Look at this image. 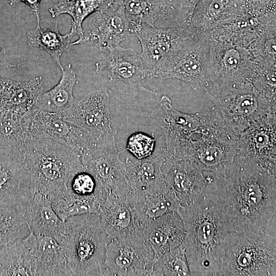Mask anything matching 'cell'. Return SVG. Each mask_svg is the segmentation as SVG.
<instances>
[{
    "label": "cell",
    "mask_w": 276,
    "mask_h": 276,
    "mask_svg": "<svg viewBox=\"0 0 276 276\" xmlns=\"http://www.w3.org/2000/svg\"><path fill=\"white\" fill-rule=\"evenodd\" d=\"M28 139L44 138L63 144L80 153L98 139L57 114L33 107L25 114Z\"/></svg>",
    "instance_id": "cell-17"
},
{
    "label": "cell",
    "mask_w": 276,
    "mask_h": 276,
    "mask_svg": "<svg viewBox=\"0 0 276 276\" xmlns=\"http://www.w3.org/2000/svg\"><path fill=\"white\" fill-rule=\"evenodd\" d=\"M82 36L70 44H94L96 51L107 54L130 36L129 21L122 0H116L107 9L95 12Z\"/></svg>",
    "instance_id": "cell-16"
},
{
    "label": "cell",
    "mask_w": 276,
    "mask_h": 276,
    "mask_svg": "<svg viewBox=\"0 0 276 276\" xmlns=\"http://www.w3.org/2000/svg\"><path fill=\"white\" fill-rule=\"evenodd\" d=\"M1 50V47H0V51ZM22 64H23L22 63H18V64H10L9 63L0 62V65L4 66H5L6 67H18L21 65H22Z\"/></svg>",
    "instance_id": "cell-43"
},
{
    "label": "cell",
    "mask_w": 276,
    "mask_h": 276,
    "mask_svg": "<svg viewBox=\"0 0 276 276\" xmlns=\"http://www.w3.org/2000/svg\"><path fill=\"white\" fill-rule=\"evenodd\" d=\"M62 72V77L58 84L40 95L35 108L58 114L70 106L75 99L73 90L77 83L76 76L71 64L65 65Z\"/></svg>",
    "instance_id": "cell-30"
},
{
    "label": "cell",
    "mask_w": 276,
    "mask_h": 276,
    "mask_svg": "<svg viewBox=\"0 0 276 276\" xmlns=\"http://www.w3.org/2000/svg\"><path fill=\"white\" fill-rule=\"evenodd\" d=\"M37 26L27 33V43L29 46L38 48L49 54L62 70L60 57L70 45L71 38L69 33L61 34L58 29L57 21L53 28H41L40 17L36 18Z\"/></svg>",
    "instance_id": "cell-34"
},
{
    "label": "cell",
    "mask_w": 276,
    "mask_h": 276,
    "mask_svg": "<svg viewBox=\"0 0 276 276\" xmlns=\"http://www.w3.org/2000/svg\"><path fill=\"white\" fill-rule=\"evenodd\" d=\"M106 196L105 192L91 196H82L74 193L67 187L51 202L56 214L65 222L72 216L87 213L98 214Z\"/></svg>",
    "instance_id": "cell-31"
},
{
    "label": "cell",
    "mask_w": 276,
    "mask_h": 276,
    "mask_svg": "<svg viewBox=\"0 0 276 276\" xmlns=\"http://www.w3.org/2000/svg\"><path fill=\"white\" fill-rule=\"evenodd\" d=\"M0 275H35L32 257L22 239L0 245Z\"/></svg>",
    "instance_id": "cell-33"
},
{
    "label": "cell",
    "mask_w": 276,
    "mask_h": 276,
    "mask_svg": "<svg viewBox=\"0 0 276 276\" xmlns=\"http://www.w3.org/2000/svg\"><path fill=\"white\" fill-rule=\"evenodd\" d=\"M116 0H59L49 9L53 18L62 14H67L72 18L71 37L75 35L82 36L84 29L82 24L89 15L108 8Z\"/></svg>",
    "instance_id": "cell-32"
},
{
    "label": "cell",
    "mask_w": 276,
    "mask_h": 276,
    "mask_svg": "<svg viewBox=\"0 0 276 276\" xmlns=\"http://www.w3.org/2000/svg\"><path fill=\"white\" fill-rule=\"evenodd\" d=\"M96 139L115 136L117 133L110 109V95L106 89L93 91L57 114Z\"/></svg>",
    "instance_id": "cell-13"
},
{
    "label": "cell",
    "mask_w": 276,
    "mask_h": 276,
    "mask_svg": "<svg viewBox=\"0 0 276 276\" xmlns=\"http://www.w3.org/2000/svg\"><path fill=\"white\" fill-rule=\"evenodd\" d=\"M218 275H276V235L235 234Z\"/></svg>",
    "instance_id": "cell-6"
},
{
    "label": "cell",
    "mask_w": 276,
    "mask_h": 276,
    "mask_svg": "<svg viewBox=\"0 0 276 276\" xmlns=\"http://www.w3.org/2000/svg\"><path fill=\"white\" fill-rule=\"evenodd\" d=\"M275 131V113H272L239 135L237 156L276 174Z\"/></svg>",
    "instance_id": "cell-18"
},
{
    "label": "cell",
    "mask_w": 276,
    "mask_h": 276,
    "mask_svg": "<svg viewBox=\"0 0 276 276\" xmlns=\"http://www.w3.org/2000/svg\"><path fill=\"white\" fill-rule=\"evenodd\" d=\"M193 34L171 26L157 28L142 24L132 30L131 36L137 37L141 45L140 54L147 78L169 60Z\"/></svg>",
    "instance_id": "cell-15"
},
{
    "label": "cell",
    "mask_w": 276,
    "mask_h": 276,
    "mask_svg": "<svg viewBox=\"0 0 276 276\" xmlns=\"http://www.w3.org/2000/svg\"><path fill=\"white\" fill-rule=\"evenodd\" d=\"M65 232L57 241L73 275H102L108 237L99 216L87 213L65 221Z\"/></svg>",
    "instance_id": "cell-4"
},
{
    "label": "cell",
    "mask_w": 276,
    "mask_h": 276,
    "mask_svg": "<svg viewBox=\"0 0 276 276\" xmlns=\"http://www.w3.org/2000/svg\"><path fill=\"white\" fill-rule=\"evenodd\" d=\"M210 39L206 34H193L153 74L152 78L175 79L194 89L206 88L209 82Z\"/></svg>",
    "instance_id": "cell-8"
},
{
    "label": "cell",
    "mask_w": 276,
    "mask_h": 276,
    "mask_svg": "<svg viewBox=\"0 0 276 276\" xmlns=\"http://www.w3.org/2000/svg\"><path fill=\"white\" fill-rule=\"evenodd\" d=\"M30 232L22 208H0V245L24 239Z\"/></svg>",
    "instance_id": "cell-35"
},
{
    "label": "cell",
    "mask_w": 276,
    "mask_h": 276,
    "mask_svg": "<svg viewBox=\"0 0 276 276\" xmlns=\"http://www.w3.org/2000/svg\"><path fill=\"white\" fill-rule=\"evenodd\" d=\"M156 139L143 132H135L128 138L126 150L133 157L142 159L150 157L154 150Z\"/></svg>",
    "instance_id": "cell-39"
},
{
    "label": "cell",
    "mask_w": 276,
    "mask_h": 276,
    "mask_svg": "<svg viewBox=\"0 0 276 276\" xmlns=\"http://www.w3.org/2000/svg\"><path fill=\"white\" fill-rule=\"evenodd\" d=\"M43 80L40 76L25 82L0 77V112L26 114L34 106L43 92Z\"/></svg>",
    "instance_id": "cell-26"
},
{
    "label": "cell",
    "mask_w": 276,
    "mask_h": 276,
    "mask_svg": "<svg viewBox=\"0 0 276 276\" xmlns=\"http://www.w3.org/2000/svg\"><path fill=\"white\" fill-rule=\"evenodd\" d=\"M151 275H190L185 244L165 252L154 260Z\"/></svg>",
    "instance_id": "cell-36"
},
{
    "label": "cell",
    "mask_w": 276,
    "mask_h": 276,
    "mask_svg": "<svg viewBox=\"0 0 276 276\" xmlns=\"http://www.w3.org/2000/svg\"><path fill=\"white\" fill-rule=\"evenodd\" d=\"M20 149L29 171L33 195L39 192L50 201L67 188L75 174L85 170L79 152L53 140L27 139Z\"/></svg>",
    "instance_id": "cell-3"
},
{
    "label": "cell",
    "mask_w": 276,
    "mask_h": 276,
    "mask_svg": "<svg viewBox=\"0 0 276 276\" xmlns=\"http://www.w3.org/2000/svg\"><path fill=\"white\" fill-rule=\"evenodd\" d=\"M177 211L185 226L190 275H218L235 233L210 182L194 202Z\"/></svg>",
    "instance_id": "cell-2"
},
{
    "label": "cell",
    "mask_w": 276,
    "mask_h": 276,
    "mask_svg": "<svg viewBox=\"0 0 276 276\" xmlns=\"http://www.w3.org/2000/svg\"><path fill=\"white\" fill-rule=\"evenodd\" d=\"M42 0H9V4L15 7L20 3H24L33 11L36 18L40 17L39 5Z\"/></svg>",
    "instance_id": "cell-42"
},
{
    "label": "cell",
    "mask_w": 276,
    "mask_h": 276,
    "mask_svg": "<svg viewBox=\"0 0 276 276\" xmlns=\"http://www.w3.org/2000/svg\"><path fill=\"white\" fill-rule=\"evenodd\" d=\"M238 139L215 122L208 132L190 142L186 160L194 162L202 171L213 173L215 177H223L238 154Z\"/></svg>",
    "instance_id": "cell-9"
},
{
    "label": "cell",
    "mask_w": 276,
    "mask_h": 276,
    "mask_svg": "<svg viewBox=\"0 0 276 276\" xmlns=\"http://www.w3.org/2000/svg\"><path fill=\"white\" fill-rule=\"evenodd\" d=\"M210 39L209 98L238 85L251 82L258 65L249 48L221 40Z\"/></svg>",
    "instance_id": "cell-7"
},
{
    "label": "cell",
    "mask_w": 276,
    "mask_h": 276,
    "mask_svg": "<svg viewBox=\"0 0 276 276\" xmlns=\"http://www.w3.org/2000/svg\"><path fill=\"white\" fill-rule=\"evenodd\" d=\"M166 1H167V2H168H168H173V1H176V0H166Z\"/></svg>",
    "instance_id": "cell-44"
},
{
    "label": "cell",
    "mask_w": 276,
    "mask_h": 276,
    "mask_svg": "<svg viewBox=\"0 0 276 276\" xmlns=\"http://www.w3.org/2000/svg\"><path fill=\"white\" fill-rule=\"evenodd\" d=\"M0 113V143L20 148L28 139L25 114Z\"/></svg>",
    "instance_id": "cell-37"
},
{
    "label": "cell",
    "mask_w": 276,
    "mask_h": 276,
    "mask_svg": "<svg viewBox=\"0 0 276 276\" xmlns=\"http://www.w3.org/2000/svg\"><path fill=\"white\" fill-rule=\"evenodd\" d=\"M211 182L235 234L276 235L275 174L236 156L228 173Z\"/></svg>",
    "instance_id": "cell-1"
},
{
    "label": "cell",
    "mask_w": 276,
    "mask_h": 276,
    "mask_svg": "<svg viewBox=\"0 0 276 276\" xmlns=\"http://www.w3.org/2000/svg\"><path fill=\"white\" fill-rule=\"evenodd\" d=\"M210 99L214 104L211 112L217 122L238 137L254 124L275 113L276 100L259 92L251 82L233 87Z\"/></svg>",
    "instance_id": "cell-5"
},
{
    "label": "cell",
    "mask_w": 276,
    "mask_h": 276,
    "mask_svg": "<svg viewBox=\"0 0 276 276\" xmlns=\"http://www.w3.org/2000/svg\"><path fill=\"white\" fill-rule=\"evenodd\" d=\"M22 241L32 257L35 275H73L63 249L54 238L30 231Z\"/></svg>",
    "instance_id": "cell-22"
},
{
    "label": "cell",
    "mask_w": 276,
    "mask_h": 276,
    "mask_svg": "<svg viewBox=\"0 0 276 276\" xmlns=\"http://www.w3.org/2000/svg\"><path fill=\"white\" fill-rule=\"evenodd\" d=\"M200 0H178L171 26L190 32V25L195 9Z\"/></svg>",
    "instance_id": "cell-41"
},
{
    "label": "cell",
    "mask_w": 276,
    "mask_h": 276,
    "mask_svg": "<svg viewBox=\"0 0 276 276\" xmlns=\"http://www.w3.org/2000/svg\"><path fill=\"white\" fill-rule=\"evenodd\" d=\"M153 260V250L142 235L108 237L102 275H151Z\"/></svg>",
    "instance_id": "cell-11"
},
{
    "label": "cell",
    "mask_w": 276,
    "mask_h": 276,
    "mask_svg": "<svg viewBox=\"0 0 276 276\" xmlns=\"http://www.w3.org/2000/svg\"><path fill=\"white\" fill-rule=\"evenodd\" d=\"M25 216L30 231L36 235L49 236L58 241L65 232V222L56 214L50 200L40 192L34 194Z\"/></svg>",
    "instance_id": "cell-27"
},
{
    "label": "cell",
    "mask_w": 276,
    "mask_h": 276,
    "mask_svg": "<svg viewBox=\"0 0 276 276\" xmlns=\"http://www.w3.org/2000/svg\"><path fill=\"white\" fill-rule=\"evenodd\" d=\"M162 171L166 185L182 206L194 202L213 179L205 177L203 171L189 160H164Z\"/></svg>",
    "instance_id": "cell-20"
},
{
    "label": "cell",
    "mask_w": 276,
    "mask_h": 276,
    "mask_svg": "<svg viewBox=\"0 0 276 276\" xmlns=\"http://www.w3.org/2000/svg\"><path fill=\"white\" fill-rule=\"evenodd\" d=\"M125 198L132 209L142 234L150 221L167 213L176 211L180 206L175 195L165 181L151 189L129 191Z\"/></svg>",
    "instance_id": "cell-21"
},
{
    "label": "cell",
    "mask_w": 276,
    "mask_h": 276,
    "mask_svg": "<svg viewBox=\"0 0 276 276\" xmlns=\"http://www.w3.org/2000/svg\"><path fill=\"white\" fill-rule=\"evenodd\" d=\"M244 14L266 25L275 24L276 0H240Z\"/></svg>",
    "instance_id": "cell-38"
},
{
    "label": "cell",
    "mask_w": 276,
    "mask_h": 276,
    "mask_svg": "<svg viewBox=\"0 0 276 276\" xmlns=\"http://www.w3.org/2000/svg\"><path fill=\"white\" fill-rule=\"evenodd\" d=\"M153 123L162 132L165 148L190 141L208 132L215 121L210 111L206 113H186L176 109L170 98L162 96L150 113Z\"/></svg>",
    "instance_id": "cell-12"
},
{
    "label": "cell",
    "mask_w": 276,
    "mask_h": 276,
    "mask_svg": "<svg viewBox=\"0 0 276 276\" xmlns=\"http://www.w3.org/2000/svg\"><path fill=\"white\" fill-rule=\"evenodd\" d=\"M142 235L151 246L155 260L165 252L184 244L186 232L182 220L176 211L150 221Z\"/></svg>",
    "instance_id": "cell-23"
},
{
    "label": "cell",
    "mask_w": 276,
    "mask_h": 276,
    "mask_svg": "<svg viewBox=\"0 0 276 276\" xmlns=\"http://www.w3.org/2000/svg\"><path fill=\"white\" fill-rule=\"evenodd\" d=\"M164 158L159 154L142 159L127 157L125 163V176L129 191L151 189L164 181L162 167Z\"/></svg>",
    "instance_id": "cell-28"
},
{
    "label": "cell",
    "mask_w": 276,
    "mask_h": 276,
    "mask_svg": "<svg viewBox=\"0 0 276 276\" xmlns=\"http://www.w3.org/2000/svg\"><path fill=\"white\" fill-rule=\"evenodd\" d=\"M67 187L74 193L82 196H91L105 192L85 169L75 174L69 180Z\"/></svg>",
    "instance_id": "cell-40"
},
{
    "label": "cell",
    "mask_w": 276,
    "mask_h": 276,
    "mask_svg": "<svg viewBox=\"0 0 276 276\" xmlns=\"http://www.w3.org/2000/svg\"><path fill=\"white\" fill-rule=\"evenodd\" d=\"M120 153L115 136L103 137L82 151L81 160L106 194L125 198L129 189Z\"/></svg>",
    "instance_id": "cell-10"
},
{
    "label": "cell",
    "mask_w": 276,
    "mask_h": 276,
    "mask_svg": "<svg viewBox=\"0 0 276 276\" xmlns=\"http://www.w3.org/2000/svg\"><path fill=\"white\" fill-rule=\"evenodd\" d=\"M98 215L109 238L141 234L132 209L126 198L106 194Z\"/></svg>",
    "instance_id": "cell-25"
},
{
    "label": "cell",
    "mask_w": 276,
    "mask_h": 276,
    "mask_svg": "<svg viewBox=\"0 0 276 276\" xmlns=\"http://www.w3.org/2000/svg\"><path fill=\"white\" fill-rule=\"evenodd\" d=\"M106 54L95 64L98 75L108 78L110 81L124 82L131 88L154 96L157 95V92L143 85L147 75L140 54L119 45L111 49Z\"/></svg>",
    "instance_id": "cell-19"
},
{
    "label": "cell",
    "mask_w": 276,
    "mask_h": 276,
    "mask_svg": "<svg viewBox=\"0 0 276 276\" xmlns=\"http://www.w3.org/2000/svg\"><path fill=\"white\" fill-rule=\"evenodd\" d=\"M122 2L129 21L130 36L131 31L142 24L154 27L157 21L172 20L175 12V7L166 0H122Z\"/></svg>",
    "instance_id": "cell-29"
},
{
    "label": "cell",
    "mask_w": 276,
    "mask_h": 276,
    "mask_svg": "<svg viewBox=\"0 0 276 276\" xmlns=\"http://www.w3.org/2000/svg\"><path fill=\"white\" fill-rule=\"evenodd\" d=\"M243 14L240 0H200L190 25L193 34H207Z\"/></svg>",
    "instance_id": "cell-24"
},
{
    "label": "cell",
    "mask_w": 276,
    "mask_h": 276,
    "mask_svg": "<svg viewBox=\"0 0 276 276\" xmlns=\"http://www.w3.org/2000/svg\"><path fill=\"white\" fill-rule=\"evenodd\" d=\"M33 196L20 148L0 143V208L18 207L25 211Z\"/></svg>",
    "instance_id": "cell-14"
}]
</instances>
